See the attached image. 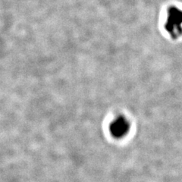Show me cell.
<instances>
[{"instance_id":"obj_1","label":"cell","mask_w":182,"mask_h":182,"mask_svg":"<svg viewBox=\"0 0 182 182\" xmlns=\"http://www.w3.org/2000/svg\"><path fill=\"white\" fill-rule=\"evenodd\" d=\"M130 130V124L124 117H118L112 121L109 125L111 134L115 138H122L128 134Z\"/></svg>"}]
</instances>
